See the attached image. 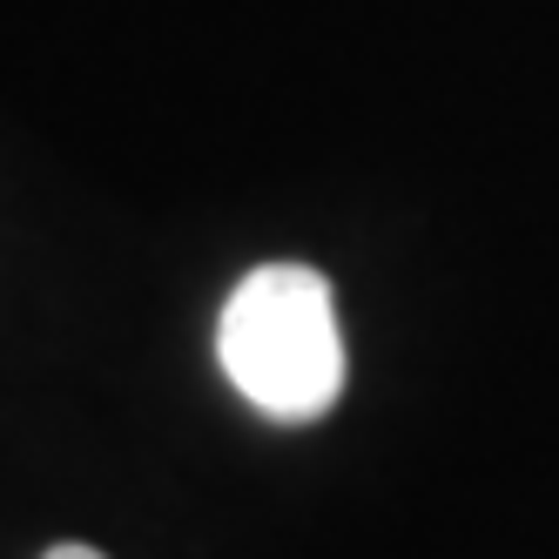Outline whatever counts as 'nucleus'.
I'll return each instance as SVG.
<instances>
[{"instance_id": "nucleus-2", "label": "nucleus", "mask_w": 559, "mask_h": 559, "mask_svg": "<svg viewBox=\"0 0 559 559\" xmlns=\"http://www.w3.org/2000/svg\"><path fill=\"white\" fill-rule=\"evenodd\" d=\"M41 559H108L102 546H82V539H61V546H48Z\"/></svg>"}, {"instance_id": "nucleus-1", "label": "nucleus", "mask_w": 559, "mask_h": 559, "mask_svg": "<svg viewBox=\"0 0 559 559\" xmlns=\"http://www.w3.org/2000/svg\"><path fill=\"white\" fill-rule=\"evenodd\" d=\"M229 384L276 425H317L344 397V337L331 276L310 263H263L216 317Z\"/></svg>"}]
</instances>
